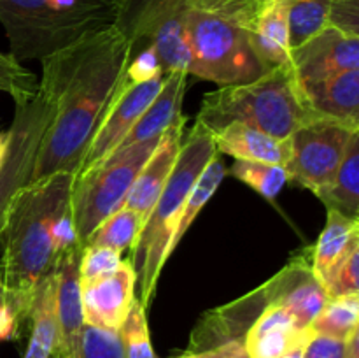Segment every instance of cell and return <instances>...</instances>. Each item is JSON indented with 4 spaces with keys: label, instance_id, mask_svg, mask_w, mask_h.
<instances>
[{
    "label": "cell",
    "instance_id": "obj_7",
    "mask_svg": "<svg viewBox=\"0 0 359 358\" xmlns=\"http://www.w3.org/2000/svg\"><path fill=\"white\" fill-rule=\"evenodd\" d=\"M160 137L119 147L100 164L76 175L70 197V214L76 241L81 248L105 218L123 207L133 181Z\"/></svg>",
    "mask_w": 359,
    "mask_h": 358
},
{
    "label": "cell",
    "instance_id": "obj_26",
    "mask_svg": "<svg viewBox=\"0 0 359 358\" xmlns=\"http://www.w3.org/2000/svg\"><path fill=\"white\" fill-rule=\"evenodd\" d=\"M144 221L146 220L135 211L128 207H119L98 225L97 230L88 237L84 246H102V248L114 249L119 253L132 249L139 239Z\"/></svg>",
    "mask_w": 359,
    "mask_h": 358
},
{
    "label": "cell",
    "instance_id": "obj_30",
    "mask_svg": "<svg viewBox=\"0 0 359 358\" xmlns=\"http://www.w3.org/2000/svg\"><path fill=\"white\" fill-rule=\"evenodd\" d=\"M230 174L269 200H276L287 183L286 168L283 165L263 164V161L235 160Z\"/></svg>",
    "mask_w": 359,
    "mask_h": 358
},
{
    "label": "cell",
    "instance_id": "obj_14",
    "mask_svg": "<svg viewBox=\"0 0 359 358\" xmlns=\"http://www.w3.org/2000/svg\"><path fill=\"white\" fill-rule=\"evenodd\" d=\"M79 286L84 323L118 332L135 300L137 277L130 260L97 279H79Z\"/></svg>",
    "mask_w": 359,
    "mask_h": 358
},
{
    "label": "cell",
    "instance_id": "obj_22",
    "mask_svg": "<svg viewBox=\"0 0 359 358\" xmlns=\"http://www.w3.org/2000/svg\"><path fill=\"white\" fill-rule=\"evenodd\" d=\"M249 41L266 70L290 65L291 44L287 30L286 0H273L248 28Z\"/></svg>",
    "mask_w": 359,
    "mask_h": 358
},
{
    "label": "cell",
    "instance_id": "obj_37",
    "mask_svg": "<svg viewBox=\"0 0 359 358\" xmlns=\"http://www.w3.org/2000/svg\"><path fill=\"white\" fill-rule=\"evenodd\" d=\"M304 358H359V332L347 340L312 333Z\"/></svg>",
    "mask_w": 359,
    "mask_h": 358
},
{
    "label": "cell",
    "instance_id": "obj_40",
    "mask_svg": "<svg viewBox=\"0 0 359 358\" xmlns=\"http://www.w3.org/2000/svg\"><path fill=\"white\" fill-rule=\"evenodd\" d=\"M245 351H244V344L242 343H230V344H223L219 347H214V350H207V351H198V353H182L179 357H172V358H244Z\"/></svg>",
    "mask_w": 359,
    "mask_h": 358
},
{
    "label": "cell",
    "instance_id": "obj_17",
    "mask_svg": "<svg viewBox=\"0 0 359 358\" xmlns=\"http://www.w3.org/2000/svg\"><path fill=\"white\" fill-rule=\"evenodd\" d=\"M186 121H188V118L182 114L174 125L168 126L161 133L156 147L151 153V157L147 158L144 167L140 168L139 175H137L128 195H126L123 207L135 211L144 220L147 218L149 211L153 209L154 202L160 197L161 190H163L165 183H167L168 175L174 168L179 150H181L182 130H184Z\"/></svg>",
    "mask_w": 359,
    "mask_h": 358
},
{
    "label": "cell",
    "instance_id": "obj_45",
    "mask_svg": "<svg viewBox=\"0 0 359 358\" xmlns=\"http://www.w3.org/2000/svg\"><path fill=\"white\" fill-rule=\"evenodd\" d=\"M244 358H248V354H245V357H244Z\"/></svg>",
    "mask_w": 359,
    "mask_h": 358
},
{
    "label": "cell",
    "instance_id": "obj_2",
    "mask_svg": "<svg viewBox=\"0 0 359 358\" xmlns=\"http://www.w3.org/2000/svg\"><path fill=\"white\" fill-rule=\"evenodd\" d=\"M72 172L30 181L11 202L0 235V279L20 323L28 321L35 291L58 260L77 244L70 214Z\"/></svg>",
    "mask_w": 359,
    "mask_h": 358
},
{
    "label": "cell",
    "instance_id": "obj_36",
    "mask_svg": "<svg viewBox=\"0 0 359 358\" xmlns=\"http://www.w3.org/2000/svg\"><path fill=\"white\" fill-rule=\"evenodd\" d=\"M121 263V253L102 246H84L79 256V279H97L116 270Z\"/></svg>",
    "mask_w": 359,
    "mask_h": 358
},
{
    "label": "cell",
    "instance_id": "obj_8",
    "mask_svg": "<svg viewBox=\"0 0 359 358\" xmlns=\"http://www.w3.org/2000/svg\"><path fill=\"white\" fill-rule=\"evenodd\" d=\"M55 90L46 77L32 97L16 102L13 125L7 130V153L0 167V235L11 202L34 175L41 144L55 114Z\"/></svg>",
    "mask_w": 359,
    "mask_h": 358
},
{
    "label": "cell",
    "instance_id": "obj_43",
    "mask_svg": "<svg viewBox=\"0 0 359 358\" xmlns=\"http://www.w3.org/2000/svg\"><path fill=\"white\" fill-rule=\"evenodd\" d=\"M6 153H7V132H0V167H2Z\"/></svg>",
    "mask_w": 359,
    "mask_h": 358
},
{
    "label": "cell",
    "instance_id": "obj_21",
    "mask_svg": "<svg viewBox=\"0 0 359 358\" xmlns=\"http://www.w3.org/2000/svg\"><path fill=\"white\" fill-rule=\"evenodd\" d=\"M186 72H168L165 83L149 107L142 112L133 128L121 142L119 147L132 146V144L144 142V140L156 139L168 126L174 125L182 116V98H184L186 83H188ZM118 147V150H119Z\"/></svg>",
    "mask_w": 359,
    "mask_h": 358
},
{
    "label": "cell",
    "instance_id": "obj_24",
    "mask_svg": "<svg viewBox=\"0 0 359 358\" xmlns=\"http://www.w3.org/2000/svg\"><path fill=\"white\" fill-rule=\"evenodd\" d=\"M312 193L328 211L359 220V133L351 139L346 157L332 181Z\"/></svg>",
    "mask_w": 359,
    "mask_h": 358
},
{
    "label": "cell",
    "instance_id": "obj_31",
    "mask_svg": "<svg viewBox=\"0 0 359 358\" xmlns=\"http://www.w3.org/2000/svg\"><path fill=\"white\" fill-rule=\"evenodd\" d=\"M146 309L135 297L125 321L119 326L118 333L125 358H156L147 326Z\"/></svg>",
    "mask_w": 359,
    "mask_h": 358
},
{
    "label": "cell",
    "instance_id": "obj_23",
    "mask_svg": "<svg viewBox=\"0 0 359 358\" xmlns=\"http://www.w3.org/2000/svg\"><path fill=\"white\" fill-rule=\"evenodd\" d=\"M356 239H359V220L328 211L325 230L311 251L312 270L323 286Z\"/></svg>",
    "mask_w": 359,
    "mask_h": 358
},
{
    "label": "cell",
    "instance_id": "obj_32",
    "mask_svg": "<svg viewBox=\"0 0 359 358\" xmlns=\"http://www.w3.org/2000/svg\"><path fill=\"white\" fill-rule=\"evenodd\" d=\"M273 0H186L193 9L212 13L228 21L241 25L248 30L256 18Z\"/></svg>",
    "mask_w": 359,
    "mask_h": 358
},
{
    "label": "cell",
    "instance_id": "obj_25",
    "mask_svg": "<svg viewBox=\"0 0 359 358\" xmlns=\"http://www.w3.org/2000/svg\"><path fill=\"white\" fill-rule=\"evenodd\" d=\"M28 323H30V339L23 358H51L56 340L55 269L39 283Z\"/></svg>",
    "mask_w": 359,
    "mask_h": 358
},
{
    "label": "cell",
    "instance_id": "obj_20",
    "mask_svg": "<svg viewBox=\"0 0 359 358\" xmlns=\"http://www.w3.org/2000/svg\"><path fill=\"white\" fill-rule=\"evenodd\" d=\"M217 153L230 154L235 160L263 161L286 167L290 160V139L279 140L245 123H228L212 133Z\"/></svg>",
    "mask_w": 359,
    "mask_h": 358
},
{
    "label": "cell",
    "instance_id": "obj_5",
    "mask_svg": "<svg viewBox=\"0 0 359 358\" xmlns=\"http://www.w3.org/2000/svg\"><path fill=\"white\" fill-rule=\"evenodd\" d=\"M318 119L309 109L290 65L276 67L259 79L221 86L205 95L196 121L210 133L228 123H245L286 140L305 123Z\"/></svg>",
    "mask_w": 359,
    "mask_h": 358
},
{
    "label": "cell",
    "instance_id": "obj_12",
    "mask_svg": "<svg viewBox=\"0 0 359 358\" xmlns=\"http://www.w3.org/2000/svg\"><path fill=\"white\" fill-rule=\"evenodd\" d=\"M290 67L300 88L335 74L359 70V37L326 27L300 48L291 49Z\"/></svg>",
    "mask_w": 359,
    "mask_h": 358
},
{
    "label": "cell",
    "instance_id": "obj_41",
    "mask_svg": "<svg viewBox=\"0 0 359 358\" xmlns=\"http://www.w3.org/2000/svg\"><path fill=\"white\" fill-rule=\"evenodd\" d=\"M146 2L147 0H119V6H121V16H119L118 27H121L123 30L128 34L130 27H132L137 14L140 13V9H142Z\"/></svg>",
    "mask_w": 359,
    "mask_h": 358
},
{
    "label": "cell",
    "instance_id": "obj_18",
    "mask_svg": "<svg viewBox=\"0 0 359 358\" xmlns=\"http://www.w3.org/2000/svg\"><path fill=\"white\" fill-rule=\"evenodd\" d=\"M300 90L318 118L342 123L359 132V70L335 74Z\"/></svg>",
    "mask_w": 359,
    "mask_h": 358
},
{
    "label": "cell",
    "instance_id": "obj_6",
    "mask_svg": "<svg viewBox=\"0 0 359 358\" xmlns=\"http://www.w3.org/2000/svg\"><path fill=\"white\" fill-rule=\"evenodd\" d=\"M188 74L219 86L259 79L265 69L252 49L248 30L212 13L193 9L186 13Z\"/></svg>",
    "mask_w": 359,
    "mask_h": 358
},
{
    "label": "cell",
    "instance_id": "obj_19",
    "mask_svg": "<svg viewBox=\"0 0 359 358\" xmlns=\"http://www.w3.org/2000/svg\"><path fill=\"white\" fill-rule=\"evenodd\" d=\"M311 336L309 329H298L290 311L280 305H266L248 330L242 344L248 358H279Z\"/></svg>",
    "mask_w": 359,
    "mask_h": 358
},
{
    "label": "cell",
    "instance_id": "obj_11",
    "mask_svg": "<svg viewBox=\"0 0 359 358\" xmlns=\"http://www.w3.org/2000/svg\"><path fill=\"white\" fill-rule=\"evenodd\" d=\"M165 77H167V72L156 74L154 77L142 81V83H125L123 81L121 90L116 95L112 104L109 105L104 119L91 137L79 172H84L93 165L100 164L102 160H105L109 154L114 153L121 146V142L128 135L130 130L133 128L137 119L142 116V112L149 107L158 91L161 90Z\"/></svg>",
    "mask_w": 359,
    "mask_h": 358
},
{
    "label": "cell",
    "instance_id": "obj_4",
    "mask_svg": "<svg viewBox=\"0 0 359 358\" xmlns=\"http://www.w3.org/2000/svg\"><path fill=\"white\" fill-rule=\"evenodd\" d=\"M217 154L214 137L202 123L196 121L186 139H182L174 168L147 214L135 246L130 251V263L135 270L139 300L144 307L151 304L156 291L158 279L167 263L168 256L174 253V237L177 230L179 218L193 186L200 174L205 171L209 161Z\"/></svg>",
    "mask_w": 359,
    "mask_h": 358
},
{
    "label": "cell",
    "instance_id": "obj_29",
    "mask_svg": "<svg viewBox=\"0 0 359 358\" xmlns=\"http://www.w3.org/2000/svg\"><path fill=\"white\" fill-rule=\"evenodd\" d=\"M224 175H226V167L223 164V158L219 157V153L209 161V165L205 167V171L200 174L198 181L193 186L191 193L188 195L184 204V209H182L181 218H179L177 230H175L174 237V246L177 248V244L181 242L182 235L186 234L191 223L195 221V218L198 216L200 211L205 207V204L212 199V195L216 193V190L219 188V185L223 183Z\"/></svg>",
    "mask_w": 359,
    "mask_h": 358
},
{
    "label": "cell",
    "instance_id": "obj_1",
    "mask_svg": "<svg viewBox=\"0 0 359 358\" xmlns=\"http://www.w3.org/2000/svg\"><path fill=\"white\" fill-rule=\"evenodd\" d=\"M130 58L132 39L116 25L42 60V77L56 98L32 181L79 172L95 130L121 90Z\"/></svg>",
    "mask_w": 359,
    "mask_h": 358
},
{
    "label": "cell",
    "instance_id": "obj_10",
    "mask_svg": "<svg viewBox=\"0 0 359 358\" xmlns=\"http://www.w3.org/2000/svg\"><path fill=\"white\" fill-rule=\"evenodd\" d=\"M186 13V0H147L128 30L132 49L153 46L163 72L188 74Z\"/></svg>",
    "mask_w": 359,
    "mask_h": 358
},
{
    "label": "cell",
    "instance_id": "obj_13",
    "mask_svg": "<svg viewBox=\"0 0 359 358\" xmlns=\"http://www.w3.org/2000/svg\"><path fill=\"white\" fill-rule=\"evenodd\" d=\"M312 249L291 256L287 265L265 283L270 305H280L297 321L298 329H309L330 300L325 286L314 276Z\"/></svg>",
    "mask_w": 359,
    "mask_h": 358
},
{
    "label": "cell",
    "instance_id": "obj_35",
    "mask_svg": "<svg viewBox=\"0 0 359 358\" xmlns=\"http://www.w3.org/2000/svg\"><path fill=\"white\" fill-rule=\"evenodd\" d=\"M81 358H125L119 333L84 323Z\"/></svg>",
    "mask_w": 359,
    "mask_h": 358
},
{
    "label": "cell",
    "instance_id": "obj_9",
    "mask_svg": "<svg viewBox=\"0 0 359 358\" xmlns=\"http://www.w3.org/2000/svg\"><path fill=\"white\" fill-rule=\"evenodd\" d=\"M356 130L332 119L318 118L302 125L290 137L287 181L316 192L332 181Z\"/></svg>",
    "mask_w": 359,
    "mask_h": 358
},
{
    "label": "cell",
    "instance_id": "obj_38",
    "mask_svg": "<svg viewBox=\"0 0 359 358\" xmlns=\"http://www.w3.org/2000/svg\"><path fill=\"white\" fill-rule=\"evenodd\" d=\"M160 72L163 70H161L153 46H142L139 49H132V58L125 72V83H142Z\"/></svg>",
    "mask_w": 359,
    "mask_h": 358
},
{
    "label": "cell",
    "instance_id": "obj_15",
    "mask_svg": "<svg viewBox=\"0 0 359 358\" xmlns=\"http://www.w3.org/2000/svg\"><path fill=\"white\" fill-rule=\"evenodd\" d=\"M81 246L72 244L60 253L56 277V340L51 358H81L84 316L81 304Z\"/></svg>",
    "mask_w": 359,
    "mask_h": 358
},
{
    "label": "cell",
    "instance_id": "obj_3",
    "mask_svg": "<svg viewBox=\"0 0 359 358\" xmlns=\"http://www.w3.org/2000/svg\"><path fill=\"white\" fill-rule=\"evenodd\" d=\"M119 0H0V25L14 60H44L116 27Z\"/></svg>",
    "mask_w": 359,
    "mask_h": 358
},
{
    "label": "cell",
    "instance_id": "obj_27",
    "mask_svg": "<svg viewBox=\"0 0 359 358\" xmlns=\"http://www.w3.org/2000/svg\"><path fill=\"white\" fill-rule=\"evenodd\" d=\"M332 0H286L291 49L300 48L328 27Z\"/></svg>",
    "mask_w": 359,
    "mask_h": 358
},
{
    "label": "cell",
    "instance_id": "obj_42",
    "mask_svg": "<svg viewBox=\"0 0 359 358\" xmlns=\"http://www.w3.org/2000/svg\"><path fill=\"white\" fill-rule=\"evenodd\" d=\"M311 337H312V336H311ZM311 337H309V339H311ZM309 339H305V340H302V343L294 344V346L291 347V350H287L286 353H284V354H280L279 358H304L305 347H307V343H309Z\"/></svg>",
    "mask_w": 359,
    "mask_h": 358
},
{
    "label": "cell",
    "instance_id": "obj_34",
    "mask_svg": "<svg viewBox=\"0 0 359 358\" xmlns=\"http://www.w3.org/2000/svg\"><path fill=\"white\" fill-rule=\"evenodd\" d=\"M0 79L4 81L6 91L14 102L32 97L39 88L37 77L6 53H0Z\"/></svg>",
    "mask_w": 359,
    "mask_h": 358
},
{
    "label": "cell",
    "instance_id": "obj_33",
    "mask_svg": "<svg viewBox=\"0 0 359 358\" xmlns=\"http://www.w3.org/2000/svg\"><path fill=\"white\" fill-rule=\"evenodd\" d=\"M359 239L351 244L349 251L342 258V262L333 269L328 281L325 283V290L328 298L346 297L359 291Z\"/></svg>",
    "mask_w": 359,
    "mask_h": 358
},
{
    "label": "cell",
    "instance_id": "obj_39",
    "mask_svg": "<svg viewBox=\"0 0 359 358\" xmlns=\"http://www.w3.org/2000/svg\"><path fill=\"white\" fill-rule=\"evenodd\" d=\"M328 27L359 37V0H332Z\"/></svg>",
    "mask_w": 359,
    "mask_h": 358
},
{
    "label": "cell",
    "instance_id": "obj_28",
    "mask_svg": "<svg viewBox=\"0 0 359 358\" xmlns=\"http://www.w3.org/2000/svg\"><path fill=\"white\" fill-rule=\"evenodd\" d=\"M359 295L330 298L323 311L316 316L309 330L318 336L347 340L359 332Z\"/></svg>",
    "mask_w": 359,
    "mask_h": 358
},
{
    "label": "cell",
    "instance_id": "obj_16",
    "mask_svg": "<svg viewBox=\"0 0 359 358\" xmlns=\"http://www.w3.org/2000/svg\"><path fill=\"white\" fill-rule=\"evenodd\" d=\"M270 305L265 284L231 304L203 314L189 336L188 353L214 350L223 344L244 343V337L263 309Z\"/></svg>",
    "mask_w": 359,
    "mask_h": 358
},
{
    "label": "cell",
    "instance_id": "obj_44",
    "mask_svg": "<svg viewBox=\"0 0 359 358\" xmlns=\"http://www.w3.org/2000/svg\"><path fill=\"white\" fill-rule=\"evenodd\" d=\"M0 302H7L6 300V291H4V286H2V279H0Z\"/></svg>",
    "mask_w": 359,
    "mask_h": 358
}]
</instances>
